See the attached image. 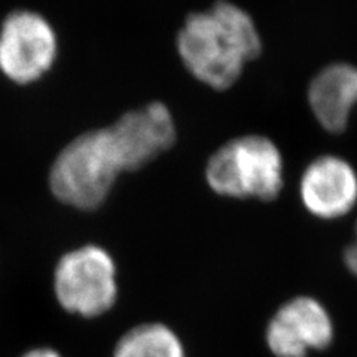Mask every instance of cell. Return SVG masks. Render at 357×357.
I'll list each match as a JSON object with an SVG mask.
<instances>
[{
  "mask_svg": "<svg viewBox=\"0 0 357 357\" xmlns=\"http://www.w3.org/2000/svg\"><path fill=\"white\" fill-rule=\"evenodd\" d=\"M118 271L112 255L86 244L64 253L54 270V295L70 314L94 319L106 314L118 299Z\"/></svg>",
  "mask_w": 357,
  "mask_h": 357,
  "instance_id": "obj_4",
  "label": "cell"
},
{
  "mask_svg": "<svg viewBox=\"0 0 357 357\" xmlns=\"http://www.w3.org/2000/svg\"><path fill=\"white\" fill-rule=\"evenodd\" d=\"M206 181L222 197L271 201L283 188L282 152L258 134L232 139L210 156Z\"/></svg>",
  "mask_w": 357,
  "mask_h": 357,
  "instance_id": "obj_3",
  "label": "cell"
},
{
  "mask_svg": "<svg viewBox=\"0 0 357 357\" xmlns=\"http://www.w3.org/2000/svg\"><path fill=\"white\" fill-rule=\"evenodd\" d=\"M308 103L323 128L342 132L357 107V67L333 63L321 69L308 86Z\"/></svg>",
  "mask_w": 357,
  "mask_h": 357,
  "instance_id": "obj_9",
  "label": "cell"
},
{
  "mask_svg": "<svg viewBox=\"0 0 357 357\" xmlns=\"http://www.w3.org/2000/svg\"><path fill=\"white\" fill-rule=\"evenodd\" d=\"M344 262L349 271L357 277V222L354 228V240L344 250Z\"/></svg>",
  "mask_w": 357,
  "mask_h": 357,
  "instance_id": "obj_11",
  "label": "cell"
},
{
  "mask_svg": "<svg viewBox=\"0 0 357 357\" xmlns=\"http://www.w3.org/2000/svg\"><path fill=\"white\" fill-rule=\"evenodd\" d=\"M59 40L50 21L33 10H14L0 27V72L29 85L47 75L57 60Z\"/></svg>",
  "mask_w": 357,
  "mask_h": 357,
  "instance_id": "obj_5",
  "label": "cell"
},
{
  "mask_svg": "<svg viewBox=\"0 0 357 357\" xmlns=\"http://www.w3.org/2000/svg\"><path fill=\"white\" fill-rule=\"evenodd\" d=\"M121 167L107 128L86 131L57 155L50 188L60 203L77 210H96L114 188Z\"/></svg>",
  "mask_w": 357,
  "mask_h": 357,
  "instance_id": "obj_2",
  "label": "cell"
},
{
  "mask_svg": "<svg viewBox=\"0 0 357 357\" xmlns=\"http://www.w3.org/2000/svg\"><path fill=\"white\" fill-rule=\"evenodd\" d=\"M299 195L311 215L338 219L357 203V173L337 155H323L312 161L301 177Z\"/></svg>",
  "mask_w": 357,
  "mask_h": 357,
  "instance_id": "obj_8",
  "label": "cell"
},
{
  "mask_svg": "<svg viewBox=\"0 0 357 357\" xmlns=\"http://www.w3.org/2000/svg\"><path fill=\"white\" fill-rule=\"evenodd\" d=\"M335 325L328 308L312 296H295L274 312L265 329L266 347L275 357H308L333 342Z\"/></svg>",
  "mask_w": 357,
  "mask_h": 357,
  "instance_id": "obj_6",
  "label": "cell"
},
{
  "mask_svg": "<svg viewBox=\"0 0 357 357\" xmlns=\"http://www.w3.org/2000/svg\"><path fill=\"white\" fill-rule=\"evenodd\" d=\"M21 357H63L57 350L50 349V347H38L31 349L27 353L22 354Z\"/></svg>",
  "mask_w": 357,
  "mask_h": 357,
  "instance_id": "obj_12",
  "label": "cell"
},
{
  "mask_svg": "<svg viewBox=\"0 0 357 357\" xmlns=\"http://www.w3.org/2000/svg\"><path fill=\"white\" fill-rule=\"evenodd\" d=\"M261 50L253 18L228 0L189 14L177 35V52L186 70L219 91L236 84Z\"/></svg>",
  "mask_w": 357,
  "mask_h": 357,
  "instance_id": "obj_1",
  "label": "cell"
},
{
  "mask_svg": "<svg viewBox=\"0 0 357 357\" xmlns=\"http://www.w3.org/2000/svg\"><path fill=\"white\" fill-rule=\"evenodd\" d=\"M112 357H186L182 340L165 323L149 321L128 329Z\"/></svg>",
  "mask_w": 357,
  "mask_h": 357,
  "instance_id": "obj_10",
  "label": "cell"
},
{
  "mask_svg": "<svg viewBox=\"0 0 357 357\" xmlns=\"http://www.w3.org/2000/svg\"><path fill=\"white\" fill-rule=\"evenodd\" d=\"M107 132L122 173L143 169L176 142L174 118L160 102L127 112Z\"/></svg>",
  "mask_w": 357,
  "mask_h": 357,
  "instance_id": "obj_7",
  "label": "cell"
}]
</instances>
